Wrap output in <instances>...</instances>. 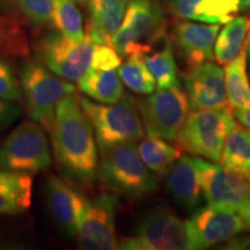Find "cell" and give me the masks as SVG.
<instances>
[{"instance_id":"1","label":"cell","mask_w":250,"mask_h":250,"mask_svg":"<svg viewBox=\"0 0 250 250\" xmlns=\"http://www.w3.org/2000/svg\"><path fill=\"white\" fill-rule=\"evenodd\" d=\"M49 132L56 162L65 177L79 186L92 183L99 167L95 133L77 96L59 101Z\"/></svg>"},{"instance_id":"2","label":"cell","mask_w":250,"mask_h":250,"mask_svg":"<svg viewBox=\"0 0 250 250\" xmlns=\"http://www.w3.org/2000/svg\"><path fill=\"white\" fill-rule=\"evenodd\" d=\"M98 174L108 189L129 198L154 192L158 177L140 156L136 142H126L103 151Z\"/></svg>"},{"instance_id":"3","label":"cell","mask_w":250,"mask_h":250,"mask_svg":"<svg viewBox=\"0 0 250 250\" xmlns=\"http://www.w3.org/2000/svg\"><path fill=\"white\" fill-rule=\"evenodd\" d=\"M81 108L92 123L100 151L144 137L138 103L129 94H123L114 104L103 105L85 96H77Z\"/></svg>"},{"instance_id":"4","label":"cell","mask_w":250,"mask_h":250,"mask_svg":"<svg viewBox=\"0 0 250 250\" xmlns=\"http://www.w3.org/2000/svg\"><path fill=\"white\" fill-rule=\"evenodd\" d=\"M235 126L229 107L197 109L188 115L175 140L181 151L220 162L228 136Z\"/></svg>"},{"instance_id":"5","label":"cell","mask_w":250,"mask_h":250,"mask_svg":"<svg viewBox=\"0 0 250 250\" xmlns=\"http://www.w3.org/2000/svg\"><path fill=\"white\" fill-rule=\"evenodd\" d=\"M166 35L165 12L158 0H129L126 12L114 37L111 46L121 57L136 51L148 54Z\"/></svg>"},{"instance_id":"6","label":"cell","mask_w":250,"mask_h":250,"mask_svg":"<svg viewBox=\"0 0 250 250\" xmlns=\"http://www.w3.org/2000/svg\"><path fill=\"white\" fill-rule=\"evenodd\" d=\"M20 80L30 118L49 131L54 123L59 101L76 93V87L56 77L54 72L37 59L24 62Z\"/></svg>"},{"instance_id":"7","label":"cell","mask_w":250,"mask_h":250,"mask_svg":"<svg viewBox=\"0 0 250 250\" xmlns=\"http://www.w3.org/2000/svg\"><path fill=\"white\" fill-rule=\"evenodd\" d=\"M130 250H191L193 246L189 224L169 208H155L146 212L136 225L132 236L122 243Z\"/></svg>"},{"instance_id":"8","label":"cell","mask_w":250,"mask_h":250,"mask_svg":"<svg viewBox=\"0 0 250 250\" xmlns=\"http://www.w3.org/2000/svg\"><path fill=\"white\" fill-rule=\"evenodd\" d=\"M48 140L37 122H23L0 147V170L35 174L51 167Z\"/></svg>"},{"instance_id":"9","label":"cell","mask_w":250,"mask_h":250,"mask_svg":"<svg viewBox=\"0 0 250 250\" xmlns=\"http://www.w3.org/2000/svg\"><path fill=\"white\" fill-rule=\"evenodd\" d=\"M140 117L149 137L175 140L189 115V100L180 85L151 93L139 103Z\"/></svg>"},{"instance_id":"10","label":"cell","mask_w":250,"mask_h":250,"mask_svg":"<svg viewBox=\"0 0 250 250\" xmlns=\"http://www.w3.org/2000/svg\"><path fill=\"white\" fill-rule=\"evenodd\" d=\"M202 192L208 203H217L239 213L250 226V182L217 164L193 158Z\"/></svg>"},{"instance_id":"11","label":"cell","mask_w":250,"mask_h":250,"mask_svg":"<svg viewBox=\"0 0 250 250\" xmlns=\"http://www.w3.org/2000/svg\"><path fill=\"white\" fill-rule=\"evenodd\" d=\"M96 45L98 43L88 35L81 42H76L57 31L43 37L37 50L50 71L64 79L78 81L90 68Z\"/></svg>"},{"instance_id":"12","label":"cell","mask_w":250,"mask_h":250,"mask_svg":"<svg viewBox=\"0 0 250 250\" xmlns=\"http://www.w3.org/2000/svg\"><path fill=\"white\" fill-rule=\"evenodd\" d=\"M116 206V197L107 193H102L92 201L85 197L77 236L81 248L87 250L121 248L115 227Z\"/></svg>"},{"instance_id":"13","label":"cell","mask_w":250,"mask_h":250,"mask_svg":"<svg viewBox=\"0 0 250 250\" xmlns=\"http://www.w3.org/2000/svg\"><path fill=\"white\" fill-rule=\"evenodd\" d=\"M195 249H204L227 242L234 236L250 230L248 223L235 211L217 203H208L197 208L188 220Z\"/></svg>"},{"instance_id":"14","label":"cell","mask_w":250,"mask_h":250,"mask_svg":"<svg viewBox=\"0 0 250 250\" xmlns=\"http://www.w3.org/2000/svg\"><path fill=\"white\" fill-rule=\"evenodd\" d=\"M183 81L192 110L228 107L224 70L218 65L208 62L189 67Z\"/></svg>"},{"instance_id":"15","label":"cell","mask_w":250,"mask_h":250,"mask_svg":"<svg viewBox=\"0 0 250 250\" xmlns=\"http://www.w3.org/2000/svg\"><path fill=\"white\" fill-rule=\"evenodd\" d=\"M45 201L59 230L67 239H76L85 197L58 177L50 176L45 183Z\"/></svg>"},{"instance_id":"16","label":"cell","mask_w":250,"mask_h":250,"mask_svg":"<svg viewBox=\"0 0 250 250\" xmlns=\"http://www.w3.org/2000/svg\"><path fill=\"white\" fill-rule=\"evenodd\" d=\"M219 29V24H201L189 21L175 24L174 42L188 66L193 67L213 59V44Z\"/></svg>"},{"instance_id":"17","label":"cell","mask_w":250,"mask_h":250,"mask_svg":"<svg viewBox=\"0 0 250 250\" xmlns=\"http://www.w3.org/2000/svg\"><path fill=\"white\" fill-rule=\"evenodd\" d=\"M169 11L182 20L227 23L240 12L239 0H169Z\"/></svg>"},{"instance_id":"18","label":"cell","mask_w":250,"mask_h":250,"mask_svg":"<svg viewBox=\"0 0 250 250\" xmlns=\"http://www.w3.org/2000/svg\"><path fill=\"white\" fill-rule=\"evenodd\" d=\"M166 175V187L174 201L188 211L197 210L202 202V187L193 158L180 156Z\"/></svg>"},{"instance_id":"19","label":"cell","mask_w":250,"mask_h":250,"mask_svg":"<svg viewBox=\"0 0 250 250\" xmlns=\"http://www.w3.org/2000/svg\"><path fill=\"white\" fill-rule=\"evenodd\" d=\"M129 0H87L88 24L87 33L98 44L111 45L126 12Z\"/></svg>"},{"instance_id":"20","label":"cell","mask_w":250,"mask_h":250,"mask_svg":"<svg viewBox=\"0 0 250 250\" xmlns=\"http://www.w3.org/2000/svg\"><path fill=\"white\" fill-rule=\"evenodd\" d=\"M33 177L30 174L0 170V214H18L30 208Z\"/></svg>"},{"instance_id":"21","label":"cell","mask_w":250,"mask_h":250,"mask_svg":"<svg viewBox=\"0 0 250 250\" xmlns=\"http://www.w3.org/2000/svg\"><path fill=\"white\" fill-rule=\"evenodd\" d=\"M78 87L85 95L100 103L114 104L123 96V81L115 70H96L90 67Z\"/></svg>"},{"instance_id":"22","label":"cell","mask_w":250,"mask_h":250,"mask_svg":"<svg viewBox=\"0 0 250 250\" xmlns=\"http://www.w3.org/2000/svg\"><path fill=\"white\" fill-rule=\"evenodd\" d=\"M247 42L241 52L225 67V87L228 104L234 110L250 107V83L247 74Z\"/></svg>"},{"instance_id":"23","label":"cell","mask_w":250,"mask_h":250,"mask_svg":"<svg viewBox=\"0 0 250 250\" xmlns=\"http://www.w3.org/2000/svg\"><path fill=\"white\" fill-rule=\"evenodd\" d=\"M250 31V18L235 17L228 21L215 39L214 58L219 64H228L240 55Z\"/></svg>"},{"instance_id":"24","label":"cell","mask_w":250,"mask_h":250,"mask_svg":"<svg viewBox=\"0 0 250 250\" xmlns=\"http://www.w3.org/2000/svg\"><path fill=\"white\" fill-rule=\"evenodd\" d=\"M221 162L250 182V130L235 126L228 136Z\"/></svg>"},{"instance_id":"25","label":"cell","mask_w":250,"mask_h":250,"mask_svg":"<svg viewBox=\"0 0 250 250\" xmlns=\"http://www.w3.org/2000/svg\"><path fill=\"white\" fill-rule=\"evenodd\" d=\"M138 152L143 161L159 176H164L181 156V148L159 137H148L139 144Z\"/></svg>"},{"instance_id":"26","label":"cell","mask_w":250,"mask_h":250,"mask_svg":"<svg viewBox=\"0 0 250 250\" xmlns=\"http://www.w3.org/2000/svg\"><path fill=\"white\" fill-rule=\"evenodd\" d=\"M145 54L136 51L127 56V59L118 67V76L127 88L137 94L154 92L156 81L145 62Z\"/></svg>"},{"instance_id":"27","label":"cell","mask_w":250,"mask_h":250,"mask_svg":"<svg viewBox=\"0 0 250 250\" xmlns=\"http://www.w3.org/2000/svg\"><path fill=\"white\" fill-rule=\"evenodd\" d=\"M144 57L146 65L155 78L159 89L180 85L173 44L169 40L166 39L164 41V45L160 50L149 55L145 54Z\"/></svg>"},{"instance_id":"28","label":"cell","mask_w":250,"mask_h":250,"mask_svg":"<svg viewBox=\"0 0 250 250\" xmlns=\"http://www.w3.org/2000/svg\"><path fill=\"white\" fill-rule=\"evenodd\" d=\"M0 55L6 57H27L29 43L26 30L12 15L0 11Z\"/></svg>"},{"instance_id":"29","label":"cell","mask_w":250,"mask_h":250,"mask_svg":"<svg viewBox=\"0 0 250 250\" xmlns=\"http://www.w3.org/2000/svg\"><path fill=\"white\" fill-rule=\"evenodd\" d=\"M51 21L56 30L76 42H81L86 34L83 17L74 0H54Z\"/></svg>"},{"instance_id":"30","label":"cell","mask_w":250,"mask_h":250,"mask_svg":"<svg viewBox=\"0 0 250 250\" xmlns=\"http://www.w3.org/2000/svg\"><path fill=\"white\" fill-rule=\"evenodd\" d=\"M17 4L34 26H42L51 21L54 0H17Z\"/></svg>"},{"instance_id":"31","label":"cell","mask_w":250,"mask_h":250,"mask_svg":"<svg viewBox=\"0 0 250 250\" xmlns=\"http://www.w3.org/2000/svg\"><path fill=\"white\" fill-rule=\"evenodd\" d=\"M0 98L11 102L22 99V88L11 65L0 57Z\"/></svg>"},{"instance_id":"32","label":"cell","mask_w":250,"mask_h":250,"mask_svg":"<svg viewBox=\"0 0 250 250\" xmlns=\"http://www.w3.org/2000/svg\"><path fill=\"white\" fill-rule=\"evenodd\" d=\"M122 64L121 56L108 44H98L94 50L90 67L96 70H115Z\"/></svg>"},{"instance_id":"33","label":"cell","mask_w":250,"mask_h":250,"mask_svg":"<svg viewBox=\"0 0 250 250\" xmlns=\"http://www.w3.org/2000/svg\"><path fill=\"white\" fill-rule=\"evenodd\" d=\"M22 110L14 102L7 101L0 98V132H4L11 127L19 118H20Z\"/></svg>"},{"instance_id":"34","label":"cell","mask_w":250,"mask_h":250,"mask_svg":"<svg viewBox=\"0 0 250 250\" xmlns=\"http://www.w3.org/2000/svg\"><path fill=\"white\" fill-rule=\"evenodd\" d=\"M234 116L237 118L240 123H242L245 126L250 129V107L247 109H239L234 110Z\"/></svg>"},{"instance_id":"35","label":"cell","mask_w":250,"mask_h":250,"mask_svg":"<svg viewBox=\"0 0 250 250\" xmlns=\"http://www.w3.org/2000/svg\"><path fill=\"white\" fill-rule=\"evenodd\" d=\"M240 1V11H247L250 9V0H239Z\"/></svg>"},{"instance_id":"36","label":"cell","mask_w":250,"mask_h":250,"mask_svg":"<svg viewBox=\"0 0 250 250\" xmlns=\"http://www.w3.org/2000/svg\"><path fill=\"white\" fill-rule=\"evenodd\" d=\"M246 49H247V59H248V62H250V31L248 34V37H247Z\"/></svg>"},{"instance_id":"37","label":"cell","mask_w":250,"mask_h":250,"mask_svg":"<svg viewBox=\"0 0 250 250\" xmlns=\"http://www.w3.org/2000/svg\"><path fill=\"white\" fill-rule=\"evenodd\" d=\"M74 1H76L77 4H83V2H85L86 0H74Z\"/></svg>"},{"instance_id":"38","label":"cell","mask_w":250,"mask_h":250,"mask_svg":"<svg viewBox=\"0 0 250 250\" xmlns=\"http://www.w3.org/2000/svg\"><path fill=\"white\" fill-rule=\"evenodd\" d=\"M249 15H250V12H249Z\"/></svg>"}]
</instances>
